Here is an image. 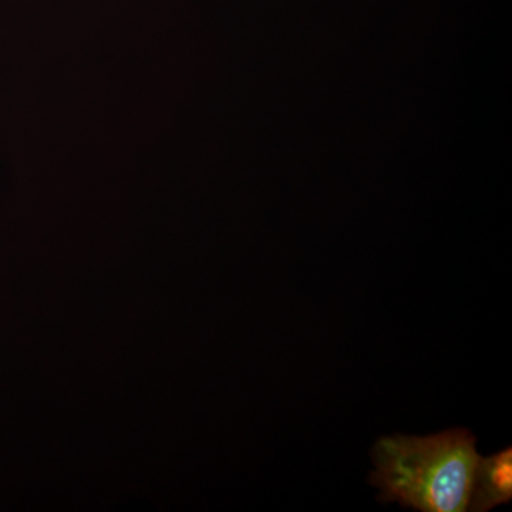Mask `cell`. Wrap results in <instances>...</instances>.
<instances>
[{"instance_id":"obj_1","label":"cell","mask_w":512,"mask_h":512,"mask_svg":"<svg viewBox=\"0 0 512 512\" xmlns=\"http://www.w3.org/2000/svg\"><path fill=\"white\" fill-rule=\"evenodd\" d=\"M476 437L467 429L429 437L393 436L377 440L370 483L382 503L423 512L468 511L478 463Z\"/></svg>"},{"instance_id":"obj_2","label":"cell","mask_w":512,"mask_h":512,"mask_svg":"<svg viewBox=\"0 0 512 512\" xmlns=\"http://www.w3.org/2000/svg\"><path fill=\"white\" fill-rule=\"evenodd\" d=\"M512 500V448L478 458L471 483L468 511L487 512Z\"/></svg>"}]
</instances>
